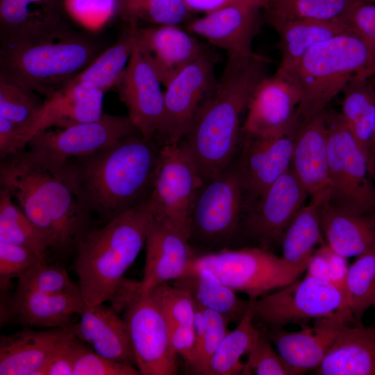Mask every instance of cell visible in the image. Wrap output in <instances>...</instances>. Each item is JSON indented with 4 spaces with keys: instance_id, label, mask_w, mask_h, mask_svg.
<instances>
[{
    "instance_id": "cell-55",
    "label": "cell",
    "mask_w": 375,
    "mask_h": 375,
    "mask_svg": "<svg viewBox=\"0 0 375 375\" xmlns=\"http://www.w3.org/2000/svg\"><path fill=\"white\" fill-rule=\"evenodd\" d=\"M368 167L371 177L375 185V128L369 149Z\"/></svg>"
},
{
    "instance_id": "cell-35",
    "label": "cell",
    "mask_w": 375,
    "mask_h": 375,
    "mask_svg": "<svg viewBox=\"0 0 375 375\" xmlns=\"http://www.w3.org/2000/svg\"><path fill=\"white\" fill-rule=\"evenodd\" d=\"M259 332L253 320V299L237 326L229 331L214 352L206 375L242 374L241 358L247 354Z\"/></svg>"
},
{
    "instance_id": "cell-47",
    "label": "cell",
    "mask_w": 375,
    "mask_h": 375,
    "mask_svg": "<svg viewBox=\"0 0 375 375\" xmlns=\"http://www.w3.org/2000/svg\"><path fill=\"white\" fill-rule=\"evenodd\" d=\"M45 260V257L26 247L0 241L1 285H6L11 278H19L36 264Z\"/></svg>"
},
{
    "instance_id": "cell-39",
    "label": "cell",
    "mask_w": 375,
    "mask_h": 375,
    "mask_svg": "<svg viewBox=\"0 0 375 375\" xmlns=\"http://www.w3.org/2000/svg\"><path fill=\"white\" fill-rule=\"evenodd\" d=\"M119 15L130 24L176 25L192 20L183 0H119Z\"/></svg>"
},
{
    "instance_id": "cell-49",
    "label": "cell",
    "mask_w": 375,
    "mask_h": 375,
    "mask_svg": "<svg viewBox=\"0 0 375 375\" xmlns=\"http://www.w3.org/2000/svg\"><path fill=\"white\" fill-rule=\"evenodd\" d=\"M338 19L375 49V1L356 0Z\"/></svg>"
},
{
    "instance_id": "cell-43",
    "label": "cell",
    "mask_w": 375,
    "mask_h": 375,
    "mask_svg": "<svg viewBox=\"0 0 375 375\" xmlns=\"http://www.w3.org/2000/svg\"><path fill=\"white\" fill-rule=\"evenodd\" d=\"M151 292L158 301L169 328L178 325L194 326L196 303L188 292L166 283Z\"/></svg>"
},
{
    "instance_id": "cell-44",
    "label": "cell",
    "mask_w": 375,
    "mask_h": 375,
    "mask_svg": "<svg viewBox=\"0 0 375 375\" xmlns=\"http://www.w3.org/2000/svg\"><path fill=\"white\" fill-rule=\"evenodd\" d=\"M132 365L113 360L90 349L76 338L74 347L73 375H139Z\"/></svg>"
},
{
    "instance_id": "cell-53",
    "label": "cell",
    "mask_w": 375,
    "mask_h": 375,
    "mask_svg": "<svg viewBox=\"0 0 375 375\" xmlns=\"http://www.w3.org/2000/svg\"><path fill=\"white\" fill-rule=\"evenodd\" d=\"M188 9L193 12L204 15L237 4L258 3L264 6L265 0H183Z\"/></svg>"
},
{
    "instance_id": "cell-37",
    "label": "cell",
    "mask_w": 375,
    "mask_h": 375,
    "mask_svg": "<svg viewBox=\"0 0 375 375\" xmlns=\"http://www.w3.org/2000/svg\"><path fill=\"white\" fill-rule=\"evenodd\" d=\"M0 241L26 247L42 257L49 243L43 233L14 204L11 195L0 188Z\"/></svg>"
},
{
    "instance_id": "cell-45",
    "label": "cell",
    "mask_w": 375,
    "mask_h": 375,
    "mask_svg": "<svg viewBox=\"0 0 375 375\" xmlns=\"http://www.w3.org/2000/svg\"><path fill=\"white\" fill-rule=\"evenodd\" d=\"M271 343L259 328L256 338L247 353L248 358L244 365L242 374L292 375Z\"/></svg>"
},
{
    "instance_id": "cell-38",
    "label": "cell",
    "mask_w": 375,
    "mask_h": 375,
    "mask_svg": "<svg viewBox=\"0 0 375 375\" xmlns=\"http://www.w3.org/2000/svg\"><path fill=\"white\" fill-rule=\"evenodd\" d=\"M356 0H265L263 15L274 25L284 21L338 19Z\"/></svg>"
},
{
    "instance_id": "cell-18",
    "label": "cell",
    "mask_w": 375,
    "mask_h": 375,
    "mask_svg": "<svg viewBox=\"0 0 375 375\" xmlns=\"http://www.w3.org/2000/svg\"><path fill=\"white\" fill-rule=\"evenodd\" d=\"M161 85L135 44L127 67L114 87L133 124L149 139L156 140L163 121L165 102Z\"/></svg>"
},
{
    "instance_id": "cell-23",
    "label": "cell",
    "mask_w": 375,
    "mask_h": 375,
    "mask_svg": "<svg viewBox=\"0 0 375 375\" xmlns=\"http://www.w3.org/2000/svg\"><path fill=\"white\" fill-rule=\"evenodd\" d=\"M326 110L296 127L290 165L310 199L322 200L329 185Z\"/></svg>"
},
{
    "instance_id": "cell-11",
    "label": "cell",
    "mask_w": 375,
    "mask_h": 375,
    "mask_svg": "<svg viewBox=\"0 0 375 375\" xmlns=\"http://www.w3.org/2000/svg\"><path fill=\"white\" fill-rule=\"evenodd\" d=\"M253 320L261 328L301 326L311 319L342 312L353 318L341 292L331 283L310 276L253 299Z\"/></svg>"
},
{
    "instance_id": "cell-12",
    "label": "cell",
    "mask_w": 375,
    "mask_h": 375,
    "mask_svg": "<svg viewBox=\"0 0 375 375\" xmlns=\"http://www.w3.org/2000/svg\"><path fill=\"white\" fill-rule=\"evenodd\" d=\"M203 183L195 164L178 142L162 145L147 201L154 220L188 235L191 208Z\"/></svg>"
},
{
    "instance_id": "cell-14",
    "label": "cell",
    "mask_w": 375,
    "mask_h": 375,
    "mask_svg": "<svg viewBox=\"0 0 375 375\" xmlns=\"http://www.w3.org/2000/svg\"><path fill=\"white\" fill-rule=\"evenodd\" d=\"M217 80L214 59L206 52L171 79L165 86L163 121L156 138L161 145L179 142Z\"/></svg>"
},
{
    "instance_id": "cell-52",
    "label": "cell",
    "mask_w": 375,
    "mask_h": 375,
    "mask_svg": "<svg viewBox=\"0 0 375 375\" xmlns=\"http://www.w3.org/2000/svg\"><path fill=\"white\" fill-rule=\"evenodd\" d=\"M323 247L329 265V283L341 292L349 308L347 288V279L349 267L348 258L335 253L326 243L323 244Z\"/></svg>"
},
{
    "instance_id": "cell-8",
    "label": "cell",
    "mask_w": 375,
    "mask_h": 375,
    "mask_svg": "<svg viewBox=\"0 0 375 375\" xmlns=\"http://www.w3.org/2000/svg\"><path fill=\"white\" fill-rule=\"evenodd\" d=\"M328 153V196L332 204L351 212L375 210V185L368 159L340 112L326 110Z\"/></svg>"
},
{
    "instance_id": "cell-42",
    "label": "cell",
    "mask_w": 375,
    "mask_h": 375,
    "mask_svg": "<svg viewBox=\"0 0 375 375\" xmlns=\"http://www.w3.org/2000/svg\"><path fill=\"white\" fill-rule=\"evenodd\" d=\"M18 290L46 294L81 293L78 285L70 280L65 269L40 262L18 278Z\"/></svg>"
},
{
    "instance_id": "cell-10",
    "label": "cell",
    "mask_w": 375,
    "mask_h": 375,
    "mask_svg": "<svg viewBox=\"0 0 375 375\" xmlns=\"http://www.w3.org/2000/svg\"><path fill=\"white\" fill-rule=\"evenodd\" d=\"M116 311L124 310L136 360L142 375L178 374V355L170 342L169 326L152 292L140 294L126 281L112 303Z\"/></svg>"
},
{
    "instance_id": "cell-4",
    "label": "cell",
    "mask_w": 375,
    "mask_h": 375,
    "mask_svg": "<svg viewBox=\"0 0 375 375\" xmlns=\"http://www.w3.org/2000/svg\"><path fill=\"white\" fill-rule=\"evenodd\" d=\"M99 49L62 21L0 36V80L47 99L84 69Z\"/></svg>"
},
{
    "instance_id": "cell-6",
    "label": "cell",
    "mask_w": 375,
    "mask_h": 375,
    "mask_svg": "<svg viewBox=\"0 0 375 375\" xmlns=\"http://www.w3.org/2000/svg\"><path fill=\"white\" fill-rule=\"evenodd\" d=\"M374 62L375 49L349 30L316 44L294 65L284 69L302 92L294 128L326 110L355 77L367 73Z\"/></svg>"
},
{
    "instance_id": "cell-30",
    "label": "cell",
    "mask_w": 375,
    "mask_h": 375,
    "mask_svg": "<svg viewBox=\"0 0 375 375\" xmlns=\"http://www.w3.org/2000/svg\"><path fill=\"white\" fill-rule=\"evenodd\" d=\"M170 283L188 292L201 307L223 315L231 322L238 323L249 305V299H241L210 269L192 262L183 277Z\"/></svg>"
},
{
    "instance_id": "cell-5",
    "label": "cell",
    "mask_w": 375,
    "mask_h": 375,
    "mask_svg": "<svg viewBox=\"0 0 375 375\" xmlns=\"http://www.w3.org/2000/svg\"><path fill=\"white\" fill-rule=\"evenodd\" d=\"M153 222L145 202L91 228L82 238L75 249L74 269L87 305L112 299L145 244Z\"/></svg>"
},
{
    "instance_id": "cell-33",
    "label": "cell",
    "mask_w": 375,
    "mask_h": 375,
    "mask_svg": "<svg viewBox=\"0 0 375 375\" xmlns=\"http://www.w3.org/2000/svg\"><path fill=\"white\" fill-rule=\"evenodd\" d=\"M135 44V26L130 24L115 44L100 53L84 69L64 85L85 83L105 93L115 86L127 67Z\"/></svg>"
},
{
    "instance_id": "cell-9",
    "label": "cell",
    "mask_w": 375,
    "mask_h": 375,
    "mask_svg": "<svg viewBox=\"0 0 375 375\" xmlns=\"http://www.w3.org/2000/svg\"><path fill=\"white\" fill-rule=\"evenodd\" d=\"M308 264H291L258 247L224 248L197 254L192 261L195 266L210 269L235 292L247 294L249 299H257L293 283L306 270Z\"/></svg>"
},
{
    "instance_id": "cell-56",
    "label": "cell",
    "mask_w": 375,
    "mask_h": 375,
    "mask_svg": "<svg viewBox=\"0 0 375 375\" xmlns=\"http://www.w3.org/2000/svg\"><path fill=\"white\" fill-rule=\"evenodd\" d=\"M374 307H375V305H374Z\"/></svg>"
},
{
    "instance_id": "cell-48",
    "label": "cell",
    "mask_w": 375,
    "mask_h": 375,
    "mask_svg": "<svg viewBox=\"0 0 375 375\" xmlns=\"http://www.w3.org/2000/svg\"><path fill=\"white\" fill-rule=\"evenodd\" d=\"M67 12L85 26L97 27L119 12V0H63Z\"/></svg>"
},
{
    "instance_id": "cell-25",
    "label": "cell",
    "mask_w": 375,
    "mask_h": 375,
    "mask_svg": "<svg viewBox=\"0 0 375 375\" xmlns=\"http://www.w3.org/2000/svg\"><path fill=\"white\" fill-rule=\"evenodd\" d=\"M103 94L85 83L61 87L44 101L32 126L31 138L52 127L64 128L99 119L103 115Z\"/></svg>"
},
{
    "instance_id": "cell-13",
    "label": "cell",
    "mask_w": 375,
    "mask_h": 375,
    "mask_svg": "<svg viewBox=\"0 0 375 375\" xmlns=\"http://www.w3.org/2000/svg\"><path fill=\"white\" fill-rule=\"evenodd\" d=\"M138 131L128 115L103 114L99 119L35 134L26 149L55 168L68 160L94 153Z\"/></svg>"
},
{
    "instance_id": "cell-50",
    "label": "cell",
    "mask_w": 375,
    "mask_h": 375,
    "mask_svg": "<svg viewBox=\"0 0 375 375\" xmlns=\"http://www.w3.org/2000/svg\"><path fill=\"white\" fill-rule=\"evenodd\" d=\"M75 334L65 340L51 353L40 375H72Z\"/></svg>"
},
{
    "instance_id": "cell-20",
    "label": "cell",
    "mask_w": 375,
    "mask_h": 375,
    "mask_svg": "<svg viewBox=\"0 0 375 375\" xmlns=\"http://www.w3.org/2000/svg\"><path fill=\"white\" fill-rule=\"evenodd\" d=\"M263 17L262 4L233 5L190 20L186 30L227 54L248 56L254 53L253 42L261 30Z\"/></svg>"
},
{
    "instance_id": "cell-31",
    "label": "cell",
    "mask_w": 375,
    "mask_h": 375,
    "mask_svg": "<svg viewBox=\"0 0 375 375\" xmlns=\"http://www.w3.org/2000/svg\"><path fill=\"white\" fill-rule=\"evenodd\" d=\"M278 35L279 68L294 65L316 44L350 29L340 19H300L279 22L272 26Z\"/></svg>"
},
{
    "instance_id": "cell-22",
    "label": "cell",
    "mask_w": 375,
    "mask_h": 375,
    "mask_svg": "<svg viewBox=\"0 0 375 375\" xmlns=\"http://www.w3.org/2000/svg\"><path fill=\"white\" fill-rule=\"evenodd\" d=\"M135 26L136 46L165 87L206 52L197 39L179 26Z\"/></svg>"
},
{
    "instance_id": "cell-40",
    "label": "cell",
    "mask_w": 375,
    "mask_h": 375,
    "mask_svg": "<svg viewBox=\"0 0 375 375\" xmlns=\"http://www.w3.org/2000/svg\"><path fill=\"white\" fill-rule=\"evenodd\" d=\"M347 288L349 310L355 322L360 324L365 312L375 305V246L349 265Z\"/></svg>"
},
{
    "instance_id": "cell-3",
    "label": "cell",
    "mask_w": 375,
    "mask_h": 375,
    "mask_svg": "<svg viewBox=\"0 0 375 375\" xmlns=\"http://www.w3.org/2000/svg\"><path fill=\"white\" fill-rule=\"evenodd\" d=\"M0 186L58 252L75 250L92 228V219L81 205L60 168L49 167L26 148L0 158Z\"/></svg>"
},
{
    "instance_id": "cell-16",
    "label": "cell",
    "mask_w": 375,
    "mask_h": 375,
    "mask_svg": "<svg viewBox=\"0 0 375 375\" xmlns=\"http://www.w3.org/2000/svg\"><path fill=\"white\" fill-rule=\"evenodd\" d=\"M302 92L285 70L278 68L255 88L249 101L242 134L272 136L294 134L297 110Z\"/></svg>"
},
{
    "instance_id": "cell-29",
    "label": "cell",
    "mask_w": 375,
    "mask_h": 375,
    "mask_svg": "<svg viewBox=\"0 0 375 375\" xmlns=\"http://www.w3.org/2000/svg\"><path fill=\"white\" fill-rule=\"evenodd\" d=\"M85 305L81 293L51 294L17 289L11 308L24 324L53 328L69 326L72 316Z\"/></svg>"
},
{
    "instance_id": "cell-26",
    "label": "cell",
    "mask_w": 375,
    "mask_h": 375,
    "mask_svg": "<svg viewBox=\"0 0 375 375\" xmlns=\"http://www.w3.org/2000/svg\"><path fill=\"white\" fill-rule=\"evenodd\" d=\"M316 375H375V327L342 323Z\"/></svg>"
},
{
    "instance_id": "cell-34",
    "label": "cell",
    "mask_w": 375,
    "mask_h": 375,
    "mask_svg": "<svg viewBox=\"0 0 375 375\" xmlns=\"http://www.w3.org/2000/svg\"><path fill=\"white\" fill-rule=\"evenodd\" d=\"M367 74L355 77L346 86L340 112L368 159L375 128V94L364 82Z\"/></svg>"
},
{
    "instance_id": "cell-27",
    "label": "cell",
    "mask_w": 375,
    "mask_h": 375,
    "mask_svg": "<svg viewBox=\"0 0 375 375\" xmlns=\"http://www.w3.org/2000/svg\"><path fill=\"white\" fill-rule=\"evenodd\" d=\"M78 315L79 322L73 324L77 338L104 357L137 367L126 324L112 308L85 303Z\"/></svg>"
},
{
    "instance_id": "cell-17",
    "label": "cell",
    "mask_w": 375,
    "mask_h": 375,
    "mask_svg": "<svg viewBox=\"0 0 375 375\" xmlns=\"http://www.w3.org/2000/svg\"><path fill=\"white\" fill-rule=\"evenodd\" d=\"M294 135L243 134L241 153L235 166L244 191V211L290 168Z\"/></svg>"
},
{
    "instance_id": "cell-41",
    "label": "cell",
    "mask_w": 375,
    "mask_h": 375,
    "mask_svg": "<svg viewBox=\"0 0 375 375\" xmlns=\"http://www.w3.org/2000/svg\"><path fill=\"white\" fill-rule=\"evenodd\" d=\"M33 92L0 80V117L23 128L26 145L37 115L43 105Z\"/></svg>"
},
{
    "instance_id": "cell-54",
    "label": "cell",
    "mask_w": 375,
    "mask_h": 375,
    "mask_svg": "<svg viewBox=\"0 0 375 375\" xmlns=\"http://www.w3.org/2000/svg\"><path fill=\"white\" fill-rule=\"evenodd\" d=\"M323 244L312 253L306 270V276L329 282V265Z\"/></svg>"
},
{
    "instance_id": "cell-24",
    "label": "cell",
    "mask_w": 375,
    "mask_h": 375,
    "mask_svg": "<svg viewBox=\"0 0 375 375\" xmlns=\"http://www.w3.org/2000/svg\"><path fill=\"white\" fill-rule=\"evenodd\" d=\"M74 334L73 325L38 331L24 329L0 340L1 375H40L53 351Z\"/></svg>"
},
{
    "instance_id": "cell-1",
    "label": "cell",
    "mask_w": 375,
    "mask_h": 375,
    "mask_svg": "<svg viewBox=\"0 0 375 375\" xmlns=\"http://www.w3.org/2000/svg\"><path fill=\"white\" fill-rule=\"evenodd\" d=\"M162 146L138 131L94 153L71 158L59 168L92 219L103 225L147 201Z\"/></svg>"
},
{
    "instance_id": "cell-7",
    "label": "cell",
    "mask_w": 375,
    "mask_h": 375,
    "mask_svg": "<svg viewBox=\"0 0 375 375\" xmlns=\"http://www.w3.org/2000/svg\"><path fill=\"white\" fill-rule=\"evenodd\" d=\"M244 209L242 185L232 162L197 192L188 220L192 247L226 248L240 231Z\"/></svg>"
},
{
    "instance_id": "cell-36",
    "label": "cell",
    "mask_w": 375,
    "mask_h": 375,
    "mask_svg": "<svg viewBox=\"0 0 375 375\" xmlns=\"http://www.w3.org/2000/svg\"><path fill=\"white\" fill-rule=\"evenodd\" d=\"M60 0H0V36L62 22Z\"/></svg>"
},
{
    "instance_id": "cell-19",
    "label": "cell",
    "mask_w": 375,
    "mask_h": 375,
    "mask_svg": "<svg viewBox=\"0 0 375 375\" xmlns=\"http://www.w3.org/2000/svg\"><path fill=\"white\" fill-rule=\"evenodd\" d=\"M145 249L143 277L140 281H131L133 292L140 294L183 277L197 255L186 233L156 220L148 233Z\"/></svg>"
},
{
    "instance_id": "cell-28",
    "label": "cell",
    "mask_w": 375,
    "mask_h": 375,
    "mask_svg": "<svg viewBox=\"0 0 375 375\" xmlns=\"http://www.w3.org/2000/svg\"><path fill=\"white\" fill-rule=\"evenodd\" d=\"M320 221L326 244L347 258L375 246V218L369 215L349 212L326 199L320 206Z\"/></svg>"
},
{
    "instance_id": "cell-2",
    "label": "cell",
    "mask_w": 375,
    "mask_h": 375,
    "mask_svg": "<svg viewBox=\"0 0 375 375\" xmlns=\"http://www.w3.org/2000/svg\"><path fill=\"white\" fill-rule=\"evenodd\" d=\"M270 60L253 53L227 54L226 65L212 93L198 109L179 144L206 181L233 160L240 122L256 85L267 76Z\"/></svg>"
},
{
    "instance_id": "cell-46",
    "label": "cell",
    "mask_w": 375,
    "mask_h": 375,
    "mask_svg": "<svg viewBox=\"0 0 375 375\" xmlns=\"http://www.w3.org/2000/svg\"><path fill=\"white\" fill-rule=\"evenodd\" d=\"M203 309L205 318L203 340L190 368L193 374L206 375L210 360L219 343L229 331L228 326L231 322L222 314L204 308Z\"/></svg>"
},
{
    "instance_id": "cell-15",
    "label": "cell",
    "mask_w": 375,
    "mask_h": 375,
    "mask_svg": "<svg viewBox=\"0 0 375 375\" xmlns=\"http://www.w3.org/2000/svg\"><path fill=\"white\" fill-rule=\"evenodd\" d=\"M309 197L290 168L244 212L240 230L258 247L280 245L283 232Z\"/></svg>"
},
{
    "instance_id": "cell-32",
    "label": "cell",
    "mask_w": 375,
    "mask_h": 375,
    "mask_svg": "<svg viewBox=\"0 0 375 375\" xmlns=\"http://www.w3.org/2000/svg\"><path fill=\"white\" fill-rule=\"evenodd\" d=\"M325 200L310 199L288 223L280 246L282 257L293 265L308 263L315 247L324 244L320 221V206Z\"/></svg>"
},
{
    "instance_id": "cell-21",
    "label": "cell",
    "mask_w": 375,
    "mask_h": 375,
    "mask_svg": "<svg viewBox=\"0 0 375 375\" xmlns=\"http://www.w3.org/2000/svg\"><path fill=\"white\" fill-rule=\"evenodd\" d=\"M342 323L355 324V321L342 312H338L317 319L312 326H301V330L298 331L290 332L283 328L260 329L275 344L278 353L292 375H299L318 367Z\"/></svg>"
},
{
    "instance_id": "cell-51",
    "label": "cell",
    "mask_w": 375,
    "mask_h": 375,
    "mask_svg": "<svg viewBox=\"0 0 375 375\" xmlns=\"http://www.w3.org/2000/svg\"><path fill=\"white\" fill-rule=\"evenodd\" d=\"M171 344L178 356L190 367L196 347L194 326L178 325L169 328Z\"/></svg>"
}]
</instances>
